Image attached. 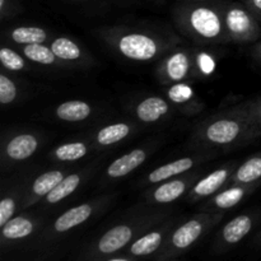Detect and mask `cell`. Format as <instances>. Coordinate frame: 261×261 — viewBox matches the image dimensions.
Wrapping results in <instances>:
<instances>
[{
	"label": "cell",
	"instance_id": "cell-1",
	"mask_svg": "<svg viewBox=\"0 0 261 261\" xmlns=\"http://www.w3.org/2000/svg\"><path fill=\"white\" fill-rule=\"evenodd\" d=\"M94 33L116 55L135 63L158 61L182 43L172 32L135 25H106Z\"/></svg>",
	"mask_w": 261,
	"mask_h": 261
},
{
	"label": "cell",
	"instance_id": "cell-2",
	"mask_svg": "<svg viewBox=\"0 0 261 261\" xmlns=\"http://www.w3.org/2000/svg\"><path fill=\"white\" fill-rule=\"evenodd\" d=\"M260 137V127L236 105L198 122L189 143L211 150H229L250 144Z\"/></svg>",
	"mask_w": 261,
	"mask_h": 261
},
{
	"label": "cell",
	"instance_id": "cell-3",
	"mask_svg": "<svg viewBox=\"0 0 261 261\" xmlns=\"http://www.w3.org/2000/svg\"><path fill=\"white\" fill-rule=\"evenodd\" d=\"M170 216H172L170 209L144 204L143 209L134 211L89 244L83 257L87 261H101L105 257L114 256Z\"/></svg>",
	"mask_w": 261,
	"mask_h": 261
},
{
	"label": "cell",
	"instance_id": "cell-4",
	"mask_svg": "<svg viewBox=\"0 0 261 261\" xmlns=\"http://www.w3.org/2000/svg\"><path fill=\"white\" fill-rule=\"evenodd\" d=\"M172 19L178 32L198 46L229 43L221 0L204 3L178 2L172 9Z\"/></svg>",
	"mask_w": 261,
	"mask_h": 261
},
{
	"label": "cell",
	"instance_id": "cell-5",
	"mask_svg": "<svg viewBox=\"0 0 261 261\" xmlns=\"http://www.w3.org/2000/svg\"><path fill=\"white\" fill-rule=\"evenodd\" d=\"M224 218V213L203 212L176 224L162 249L155 254V261L175 260L200 241Z\"/></svg>",
	"mask_w": 261,
	"mask_h": 261
},
{
	"label": "cell",
	"instance_id": "cell-6",
	"mask_svg": "<svg viewBox=\"0 0 261 261\" xmlns=\"http://www.w3.org/2000/svg\"><path fill=\"white\" fill-rule=\"evenodd\" d=\"M112 200H114L112 195H103L86 201V203L71 206L41 231L38 245L40 246H48L54 241L61 239L73 229L83 226L92 217L105 211L111 204Z\"/></svg>",
	"mask_w": 261,
	"mask_h": 261
},
{
	"label": "cell",
	"instance_id": "cell-7",
	"mask_svg": "<svg viewBox=\"0 0 261 261\" xmlns=\"http://www.w3.org/2000/svg\"><path fill=\"white\" fill-rule=\"evenodd\" d=\"M229 43H255L261 38V23L245 3L221 0Z\"/></svg>",
	"mask_w": 261,
	"mask_h": 261
},
{
	"label": "cell",
	"instance_id": "cell-8",
	"mask_svg": "<svg viewBox=\"0 0 261 261\" xmlns=\"http://www.w3.org/2000/svg\"><path fill=\"white\" fill-rule=\"evenodd\" d=\"M154 75L165 87L176 83H194L196 71L193 48L180 45L166 54L158 60Z\"/></svg>",
	"mask_w": 261,
	"mask_h": 261
},
{
	"label": "cell",
	"instance_id": "cell-9",
	"mask_svg": "<svg viewBox=\"0 0 261 261\" xmlns=\"http://www.w3.org/2000/svg\"><path fill=\"white\" fill-rule=\"evenodd\" d=\"M42 143V135L37 132L22 130L7 134L2 142V168L8 170L32 158Z\"/></svg>",
	"mask_w": 261,
	"mask_h": 261
},
{
	"label": "cell",
	"instance_id": "cell-10",
	"mask_svg": "<svg viewBox=\"0 0 261 261\" xmlns=\"http://www.w3.org/2000/svg\"><path fill=\"white\" fill-rule=\"evenodd\" d=\"M261 222V209L245 212L239 214L231 221L227 222L221 231L217 234L213 245H212V252L216 255L224 254L233 249L240 244L242 240L246 239L252 229Z\"/></svg>",
	"mask_w": 261,
	"mask_h": 261
},
{
	"label": "cell",
	"instance_id": "cell-11",
	"mask_svg": "<svg viewBox=\"0 0 261 261\" xmlns=\"http://www.w3.org/2000/svg\"><path fill=\"white\" fill-rule=\"evenodd\" d=\"M200 178V172H189L177 177L153 185L144 193L145 204L152 206H162L175 203L188 195L196 181Z\"/></svg>",
	"mask_w": 261,
	"mask_h": 261
},
{
	"label": "cell",
	"instance_id": "cell-12",
	"mask_svg": "<svg viewBox=\"0 0 261 261\" xmlns=\"http://www.w3.org/2000/svg\"><path fill=\"white\" fill-rule=\"evenodd\" d=\"M213 157L214 153H198V154L186 155V157L173 160L147 173V176L139 181V186H153L170 180V178L185 175V173L191 172V170L196 168L198 166L209 162Z\"/></svg>",
	"mask_w": 261,
	"mask_h": 261
},
{
	"label": "cell",
	"instance_id": "cell-13",
	"mask_svg": "<svg viewBox=\"0 0 261 261\" xmlns=\"http://www.w3.org/2000/svg\"><path fill=\"white\" fill-rule=\"evenodd\" d=\"M175 216H170L167 219L158 223L143 236L135 240L132 245L126 247V255L132 257H147L155 255L167 241L172 229L178 223Z\"/></svg>",
	"mask_w": 261,
	"mask_h": 261
},
{
	"label": "cell",
	"instance_id": "cell-14",
	"mask_svg": "<svg viewBox=\"0 0 261 261\" xmlns=\"http://www.w3.org/2000/svg\"><path fill=\"white\" fill-rule=\"evenodd\" d=\"M240 163L237 161L226 163L221 167L216 168L212 172L206 173L203 177L199 178L195 182V185L191 188L188 195L185 196L189 203H198V201L206 200L214 194L221 191L226 186H228L229 178L234 173L236 168L239 167Z\"/></svg>",
	"mask_w": 261,
	"mask_h": 261
},
{
	"label": "cell",
	"instance_id": "cell-15",
	"mask_svg": "<svg viewBox=\"0 0 261 261\" xmlns=\"http://www.w3.org/2000/svg\"><path fill=\"white\" fill-rule=\"evenodd\" d=\"M130 112L140 124L153 125L170 120L175 115L176 109L166 97L153 94L133 102Z\"/></svg>",
	"mask_w": 261,
	"mask_h": 261
},
{
	"label": "cell",
	"instance_id": "cell-16",
	"mask_svg": "<svg viewBox=\"0 0 261 261\" xmlns=\"http://www.w3.org/2000/svg\"><path fill=\"white\" fill-rule=\"evenodd\" d=\"M50 47L69 69H88L97 64L96 59L70 36H54L48 42Z\"/></svg>",
	"mask_w": 261,
	"mask_h": 261
},
{
	"label": "cell",
	"instance_id": "cell-17",
	"mask_svg": "<svg viewBox=\"0 0 261 261\" xmlns=\"http://www.w3.org/2000/svg\"><path fill=\"white\" fill-rule=\"evenodd\" d=\"M260 185L261 182L234 184V185L226 186L213 196L206 199L200 209L203 212H211V213H224L241 204L245 199L254 194L260 188Z\"/></svg>",
	"mask_w": 261,
	"mask_h": 261
},
{
	"label": "cell",
	"instance_id": "cell-18",
	"mask_svg": "<svg viewBox=\"0 0 261 261\" xmlns=\"http://www.w3.org/2000/svg\"><path fill=\"white\" fill-rule=\"evenodd\" d=\"M68 175L65 168H51L28 182L22 201V211L43 201V199Z\"/></svg>",
	"mask_w": 261,
	"mask_h": 261
},
{
	"label": "cell",
	"instance_id": "cell-19",
	"mask_svg": "<svg viewBox=\"0 0 261 261\" xmlns=\"http://www.w3.org/2000/svg\"><path fill=\"white\" fill-rule=\"evenodd\" d=\"M42 226V219L33 214H18L0 227L2 246H10L30 239Z\"/></svg>",
	"mask_w": 261,
	"mask_h": 261
},
{
	"label": "cell",
	"instance_id": "cell-20",
	"mask_svg": "<svg viewBox=\"0 0 261 261\" xmlns=\"http://www.w3.org/2000/svg\"><path fill=\"white\" fill-rule=\"evenodd\" d=\"M155 147L153 145H143L137 147L130 152L120 155L119 158L112 161L105 170V180L116 181L132 175L140 166L144 165L149 155L154 152Z\"/></svg>",
	"mask_w": 261,
	"mask_h": 261
},
{
	"label": "cell",
	"instance_id": "cell-21",
	"mask_svg": "<svg viewBox=\"0 0 261 261\" xmlns=\"http://www.w3.org/2000/svg\"><path fill=\"white\" fill-rule=\"evenodd\" d=\"M166 98L173 105L176 111L194 116L200 114L205 107L203 99L198 96L191 83H176L166 87Z\"/></svg>",
	"mask_w": 261,
	"mask_h": 261
},
{
	"label": "cell",
	"instance_id": "cell-22",
	"mask_svg": "<svg viewBox=\"0 0 261 261\" xmlns=\"http://www.w3.org/2000/svg\"><path fill=\"white\" fill-rule=\"evenodd\" d=\"M138 132V125L134 122H112L98 127L91 134V142L96 149H107L129 139Z\"/></svg>",
	"mask_w": 261,
	"mask_h": 261
},
{
	"label": "cell",
	"instance_id": "cell-23",
	"mask_svg": "<svg viewBox=\"0 0 261 261\" xmlns=\"http://www.w3.org/2000/svg\"><path fill=\"white\" fill-rule=\"evenodd\" d=\"M54 33L42 25L20 24L8 28L3 33L4 42L14 45L17 47L35 43H48L54 38Z\"/></svg>",
	"mask_w": 261,
	"mask_h": 261
},
{
	"label": "cell",
	"instance_id": "cell-24",
	"mask_svg": "<svg viewBox=\"0 0 261 261\" xmlns=\"http://www.w3.org/2000/svg\"><path fill=\"white\" fill-rule=\"evenodd\" d=\"M93 168H84V170L76 171V172H70L58 184L55 189L43 199V204L45 205H55V204L61 203L69 196L73 195L79 188L84 184V181L89 177Z\"/></svg>",
	"mask_w": 261,
	"mask_h": 261
},
{
	"label": "cell",
	"instance_id": "cell-25",
	"mask_svg": "<svg viewBox=\"0 0 261 261\" xmlns=\"http://www.w3.org/2000/svg\"><path fill=\"white\" fill-rule=\"evenodd\" d=\"M96 112L93 105L83 99H69V101L61 102L54 109V116L63 122H84L93 116Z\"/></svg>",
	"mask_w": 261,
	"mask_h": 261
},
{
	"label": "cell",
	"instance_id": "cell-26",
	"mask_svg": "<svg viewBox=\"0 0 261 261\" xmlns=\"http://www.w3.org/2000/svg\"><path fill=\"white\" fill-rule=\"evenodd\" d=\"M92 149H96L91 140H73L58 145L48 153L50 161L55 163H71L86 158Z\"/></svg>",
	"mask_w": 261,
	"mask_h": 261
},
{
	"label": "cell",
	"instance_id": "cell-27",
	"mask_svg": "<svg viewBox=\"0 0 261 261\" xmlns=\"http://www.w3.org/2000/svg\"><path fill=\"white\" fill-rule=\"evenodd\" d=\"M27 185L28 182L9 184L7 190L3 191L0 199V227L17 216L18 211H22V201Z\"/></svg>",
	"mask_w": 261,
	"mask_h": 261
},
{
	"label": "cell",
	"instance_id": "cell-28",
	"mask_svg": "<svg viewBox=\"0 0 261 261\" xmlns=\"http://www.w3.org/2000/svg\"><path fill=\"white\" fill-rule=\"evenodd\" d=\"M30 63L47 68H58L61 70H69L68 66L59 60L58 56L53 51L48 43H35V45H25L17 47Z\"/></svg>",
	"mask_w": 261,
	"mask_h": 261
},
{
	"label": "cell",
	"instance_id": "cell-29",
	"mask_svg": "<svg viewBox=\"0 0 261 261\" xmlns=\"http://www.w3.org/2000/svg\"><path fill=\"white\" fill-rule=\"evenodd\" d=\"M254 182H261V152L250 155L244 162L240 163L229 178L228 185Z\"/></svg>",
	"mask_w": 261,
	"mask_h": 261
},
{
	"label": "cell",
	"instance_id": "cell-30",
	"mask_svg": "<svg viewBox=\"0 0 261 261\" xmlns=\"http://www.w3.org/2000/svg\"><path fill=\"white\" fill-rule=\"evenodd\" d=\"M206 46L200 47H193L194 63H195L196 81H204V79H211L217 70V64H218L219 56L214 51L204 48Z\"/></svg>",
	"mask_w": 261,
	"mask_h": 261
},
{
	"label": "cell",
	"instance_id": "cell-31",
	"mask_svg": "<svg viewBox=\"0 0 261 261\" xmlns=\"http://www.w3.org/2000/svg\"><path fill=\"white\" fill-rule=\"evenodd\" d=\"M0 64L2 68L9 73H22L32 69L30 65L32 63H30L18 48L7 45L0 47Z\"/></svg>",
	"mask_w": 261,
	"mask_h": 261
},
{
	"label": "cell",
	"instance_id": "cell-32",
	"mask_svg": "<svg viewBox=\"0 0 261 261\" xmlns=\"http://www.w3.org/2000/svg\"><path fill=\"white\" fill-rule=\"evenodd\" d=\"M22 89L18 82L10 75L9 71L2 69L0 71V105L9 107L20 101Z\"/></svg>",
	"mask_w": 261,
	"mask_h": 261
},
{
	"label": "cell",
	"instance_id": "cell-33",
	"mask_svg": "<svg viewBox=\"0 0 261 261\" xmlns=\"http://www.w3.org/2000/svg\"><path fill=\"white\" fill-rule=\"evenodd\" d=\"M22 9V0H0V19L2 22L13 19Z\"/></svg>",
	"mask_w": 261,
	"mask_h": 261
},
{
	"label": "cell",
	"instance_id": "cell-34",
	"mask_svg": "<svg viewBox=\"0 0 261 261\" xmlns=\"http://www.w3.org/2000/svg\"><path fill=\"white\" fill-rule=\"evenodd\" d=\"M241 109L250 116V119L261 129V96L254 99H247V101L240 102Z\"/></svg>",
	"mask_w": 261,
	"mask_h": 261
},
{
	"label": "cell",
	"instance_id": "cell-35",
	"mask_svg": "<svg viewBox=\"0 0 261 261\" xmlns=\"http://www.w3.org/2000/svg\"><path fill=\"white\" fill-rule=\"evenodd\" d=\"M244 3L261 23V0H244Z\"/></svg>",
	"mask_w": 261,
	"mask_h": 261
},
{
	"label": "cell",
	"instance_id": "cell-36",
	"mask_svg": "<svg viewBox=\"0 0 261 261\" xmlns=\"http://www.w3.org/2000/svg\"><path fill=\"white\" fill-rule=\"evenodd\" d=\"M251 56L255 61L261 64V38L259 41H256L251 47Z\"/></svg>",
	"mask_w": 261,
	"mask_h": 261
},
{
	"label": "cell",
	"instance_id": "cell-37",
	"mask_svg": "<svg viewBox=\"0 0 261 261\" xmlns=\"http://www.w3.org/2000/svg\"><path fill=\"white\" fill-rule=\"evenodd\" d=\"M101 261H134L132 256H117V257H111V259H106V260H101Z\"/></svg>",
	"mask_w": 261,
	"mask_h": 261
},
{
	"label": "cell",
	"instance_id": "cell-38",
	"mask_svg": "<svg viewBox=\"0 0 261 261\" xmlns=\"http://www.w3.org/2000/svg\"><path fill=\"white\" fill-rule=\"evenodd\" d=\"M254 244L256 245V246H261V228L259 229V232H257L256 236H255Z\"/></svg>",
	"mask_w": 261,
	"mask_h": 261
},
{
	"label": "cell",
	"instance_id": "cell-39",
	"mask_svg": "<svg viewBox=\"0 0 261 261\" xmlns=\"http://www.w3.org/2000/svg\"><path fill=\"white\" fill-rule=\"evenodd\" d=\"M182 3H204V2H216V0H177Z\"/></svg>",
	"mask_w": 261,
	"mask_h": 261
},
{
	"label": "cell",
	"instance_id": "cell-40",
	"mask_svg": "<svg viewBox=\"0 0 261 261\" xmlns=\"http://www.w3.org/2000/svg\"><path fill=\"white\" fill-rule=\"evenodd\" d=\"M71 2H83V0H71Z\"/></svg>",
	"mask_w": 261,
	"mask_h": 261
},
{
	"label": "cell",
	"instance_id": "cell-41",
	"mask_svg": "<svg viewBox=\"0 0 261 261\" xmlns=\"http://www.w3.org/2000/svg\"><path fill=\"white\" fill-rule=\"evenodd\" d=\"M170 261H175V260H170Z\"/></svg>",
	"mask_w": 261,
	"mask_h": 261
}]
</instances>
